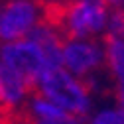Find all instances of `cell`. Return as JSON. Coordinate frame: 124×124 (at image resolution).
Wrapping results in <instances>:
<instances>
[{"label": "cell", "instance_id": "6da1fadb", "mask_svg": "<svg viewBox=\"0 0 124 124\" xmlns=\"http://www.w3.org/2000/svg\"><path fill=\"white\" fill-rule=\"evenodd\" d=\"M110 6L102 0H71L57 14L55 28L63 32L65 39H91L106 32Z\"/></svg>", "mask_w": 124, "mask_h": 124}, {"label": "cell", "instance_id": "7a4b0ae2", "mask_svg": "<svg viewBox=\"0 0 124 124\" xmlns=\"http://www.w3.org/2000/svg\"><path fill=\"white\" fill-rule=\"evenodd\" d=\"M38 95L61 106L71 116H85L91 108L89 89L83 85L79 77L71 75L65 67L45 71L38 83Z\"/></svg>", "mask_w": 124, "mask_h": 124}, {"label": "cell", "instance_id": "3957f363", "mask_svg": "<svg viewBox=\"0 0 124 124\" xmlns=\"http://www.w3.org/2000/svg\"><path fill=\"white\" fill-rule=\"evenodd\" d=\"M0 63L12 69L14 73H18L28 83L30 91H38V83L41 75L47 71L45 55L32 38H24L12 43H2L0 45Z\"/></svg>", "mask_w": 124, "mask_h": 124}, {"label": "cell", "instance_id": "277c9868", "mask_svg": "<svg viewBox=\"0 0 124 124\" xmlns=\"http://www.w3.org/2000/svg\"><path fill=\"white\" fill-rule=\"evenodd\" d=\"M39 22L43 8L38 0H0V43L28 38Z\"/></svg>", "mask_w": 124, "mask_h": 124}, {"label": "cell", "instance_id": "5b68a950", "mask_svg": "<svg viewBox=\"0 0 124 124\" xmlns=\"http://www.w3.org/2000/svg\"><path fill=\"white\" fill-rule=\"evenodd\" d=\"M106 61L104 45L95 39H65L63 67L75 77H89Z\"/></svg>", "mask_w": 124, "mask_h": 124}, {"label": "cell", "instance_id": "8992f818", "mask_svg": "<svg viewBox=\"0 0 124 124\" xmlns=\"http://www.w3.org/2000/svg\"><path fill=\"white\" fill-rule=\"evenodd\" d=\"M26 93H30V87L18 73L4 65L0 67V112L8 114L14 110L26 97Z\"/></svg>", "mask_w": 124, "mask_h": 124}, {"label": "cell", "instance_id": "52a82bcc", "mask_svg": "<svg viewBox=\"0 0 124 124\" xmlns=\"http://www.w3.org/2000/svg\"><path fill=\"white\" fill-rule=\"evenodd\" d=\"M106 65L112 77L116 79V95L124 108V39L122 38H106L104 39Z\"/></svg>", "mask_w": 124, "mask_h": 124}, {"label": "cell", "instance_id": "ba28073f", "mask_svg": "<svg viewBox=\"0 0 124 124\" xmlns=\"http://www.w3.org/2000/svg\"><path fill=\"white\" fill-rule=\"evenodd\" d=\"M30 112H32L34 118H41V120H55V118H63L69 116V112H65L61 106H57L55 102L47 101L45 97L38 95L32 99V104H30Z\"/></svg>", "mask_w": 124, "mask_h": 124}, {"label": "cell", "instance_id": "9c48e42d", "mask_svg": "<svg viewBox=\"0 0 124 124\" xmlns=\"http://www.w3.org/2000/svg\"><path fill=\"white\" fill-rule=\"evenodd\" d=\"M108 38H122L124 39V8H112L106 22Z\"/></svg>", "mask_w": 124, "mask_h": 124}, {"label": "cell", "instance_id": "30bf717a", "mask_svg": "<svg viewBox=\"0 0 124 124\" xmlns=\"http://www.w3.org/2000/svg\"><path fill=\"white\" fill-rule=\"evenodd\" d=\"M91 124H124V108L116 110H102L93 118Z\"/></svg>", "mask_w": 124, "mask_h": 124}, {"label": "cell", "instance_id": "8fae6325", "mask_svg": "<svg viewBox=\"0 0 124 124\" xmlns=\"http://www.w3.org/2000/svg\"><path fill=\"white\" fill-rule=\"evenodd\" d=\"M32 124H79L77 122V118L75 116H63V118H55V120H41V118H34L32 116V120H30Z\"/></svg>", "mask_w": 124, "mask_h": 124}, {"label": "cell", "instance_id": "7c38bea8", "mask_svg": "<svg viewBox=\"0 0 124 124\" xmlns=\"http://www.w3.org/2000/svg\"><path fill=\"white\" fill-rule=\"evenodd\" d=\"M102 2H106L108 6H112V8H122L124 6V0H102Z\"/></svg>", "mask_w": 124, "mask_h": 124}, {"label": "cell", "instance_id": "4fadbf2b", "mask_svg": "<svg viewBox=\"0 0 124 124\" xmlns=\"http://www.w3.org/2000/svg\"><path fill=\"white\" fill-rule=\"evenodd\" d=\"M0 67H2V63H0Z\"/></svg>", "mask_w": 124, "mask_h": 124}]
</instances>
